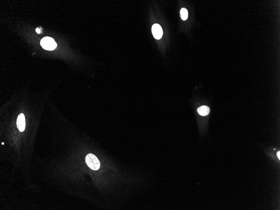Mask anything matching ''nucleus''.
<instances>
[{
	"instance_id": "obj_3",
	"label": "nucleus",
	"mask_w": 280,
	"mask_h": 210,
	"mask_svg": "<svg viewBox=\"0 0 280 210\" xmlns=\"http://www.w3.org/2000/svg\"><path fill=\"white\" fill-rule=\"evenodd\" d=\"M152 32L155 38L159 39L161 38L163 34V30L160 25L159 24H153L152 27Z\"/></svg>"
},
{
	"instance_id": "obj_2",
	"label": "nucleus",
	"mask_w": 280,
	"mask_h": 210,
	"mask_svg": "<svg viewBox=\"0 0 280 210\" xmlns=\"http://www.w3.org/2000/svg\"><path fill=\"white\" fill-rule=\"evenodd\" d=\"M40 44L43 48L48 50H53L57 46L54 39L48 37H45L42 39Z\"/></svg>"
},
{
	"instance_id": "obj_7",
	"label": "nucleus",
	"mask_w": 280,
	"mask_h": 210,
	"mask_svg": "<svg viewBox=\"0 0 280 210\" xmlns=\"http://www.w3.org/2000/svg\"><path fill=\"white\" fill-rule=\"evenodd\" d=\"M36 31L38 34H40V32H41V30L40 29L37 28L36 29Z\"/></svg>"
},
{
	"instance_id": "obj_4",
	"label": "nucleus",
	"mask_w": 280,
	"mask_h": 210,
	"mask_svg": "<svg viewBox=\"0 0 280 210\" xmlns=\"http://www.w3.org/2000/svg\"><path fill=\"white\" fill-rule=\"evenodd\" d=\"M17 124L19 130L20 132H23L25 130L26 122H25V116L23 113H21L18 115L17 119Z\"/></svg>"
},
{
	"instance_id": "obj_6",
	"label": "nucleus",
	"mask_w": 280,
	"mask_h": 210,
	"mask_svg": "<svg viewBox=\"0 0 280 210\" xmlns=\"http://www.w3.org/2000/svg\"><path fill=\"white\" fill-rule=\"evenodd\" d=\"M180 17L183 20H186L188 17V10L186 8H182L180 10Z\"/></svg>"
},
{
	"instance_id": "obj_5",
	"label": "nucleus",
	"mask_w": 280,
	"mask_h": 210,
	"mask_svg": "<svg viewBox=\"0 0 280 210\" xmlns=\"http://www.w3.org/2000/svg\"><path fill=\"white\" fill-rule=\"evenodd\" d=\"M197 111L200 115L206 116L210 113V109L208 106H202L198 109Z\"/></svg>"
},
{
	"instance_id": "obj_8",
	"label": "nucleus",
	"mask_w": 280,
	"mask_h": 210,
	"mask_svg": "<svg viewBox=\"0 0 280 210\" xmlns=\"http://www.w3.org/2000/svg\"><path fill=\"white\" fill-rule=\"evenodd\" d=\"M280 152L279 151V152L277 153V156H278V157H279V159H280Z\"/></svg>"
},
{
	"instance_id": "obj_9",
	"label": "nucleus",
	"mask_w": 280,
	"mask_h": 210,
	"mask_svg": "<svg viewBox=\"0 0 280 210\" xmlns=\"http://www.w3.org/2000/svg\"><path fill=\"white\" fill-rule=\"evenodd\" d=\"M1 144H2V145H3V144H4V143H2Z\"/></svg>"
},
{
	"instance_id": "obj_1",
	"label": "nucleus",
	"mask_w": 280,
	"mask_h": 210,
	"mask_svg": "<svg viewBox=\"0 0 280 210\" xmlns=\"http://www.w3.org/2000/svg\"><path fill=\"white\" fill-rule=\"evenodd\" d=\"M85 161L88 166L93 170H97L100 167V163L99 159L94 155L89 154L86 156Z\"/></svg>"
}]
</instances>
